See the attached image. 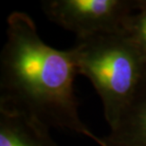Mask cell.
<instances>
[{"label": "cell", "instance_id": "cell-1", "mask_svg": "<svg viewBox=\"0 0 146 146\" xmlns=\"http://www.w3.org/2000/svg\"><path fill=\"white\" fill-rule=\"evenodd\" d=\"M7 39L0 55V104L26 112L46 126L68 130L104 146L82 121L74 93L78 74L74 52L48 46L29 14L8 17Z\"/></svg>", "mask_w": 146, "mask_h": 146}, {"label": "cell", "instance_id": "cell-2", "mask_svg": "<svg viewBox=\"0 0 146 146\" xmlns=\"http://www.w3.org/2000/svg\"><path fill=\"white\" fill-rule=\"evenodd\" d=\"M72 50L78 74L92 83L112 128L144 80L145 61L121 31L77 38Z\"/></svg>", "mask_w": 146, "mask_h": 146}, {"label": "cell", "instance_id": "cell-3", "mask_svg": "<svg viewBox=\"0 0 146 146\" xmlns=\"http://www.w3.org/2000/svg\"><path fill=\"white\" fill-rule=\"evenodd\" d=\"M139 0H48L42 2L50 21L72 31L77 38L121 31L125 18Z\"/></svg>", "mask_w": 146, "mask_h": 146}, {"label": "cell", "instance_id": "cell-4", "mask_svg": "<svg viewBox=\"0 0 146 146\" xmlns=\"http://www.w3.org/2000/svg\"><path fill=\"white\" fill-rule=\"evenodd\" d=\"M0 146H58L49 127L30 114L0 104Z\"/></svg>", "mask_w": 146, "mask_h": 146}, {"label": "cell", "instance_id": "cell-5", "mask_svg": "<svg viewBox=\"0 0 146 146\" xmlns=\"http://www.w3.org/2000/svg\"><path fill=\"white\" fill-rule=\"evenodd\" d=\"M104 138L123 146H146V76Z\"/></svg>", "mask_w": 146, "mask_h": 146}, {"label": "cell", "instance_id": "cell-6", "mask_svg": "<svg viewBox=\"0 0 146 146\" xmlns=\"http://www.w3.org/2000/svg\"><path fill=\"white\" fill-rule=\"evenodd\" d=\"M121 33L133 44L146 63V0H139L137 9L122 23Z\"/></svg>", "mask_w": 146, "mask_h": 146}, {"label": "cell", "instance_id": "cell-7", "mask_svg": "<svg viewBox=\"0 0 146 146\" xmlns=\"http://www.w3.org/2000/svg\"><path fill=\"white\" fill-rule=\"evenodd\" d=\"M104 139V146H123V145H119V144H117V143H113L109 141L106 139V138H103Z\"/></svg>", "mask_w": 146, "mask_h": 146}]
</instances>
